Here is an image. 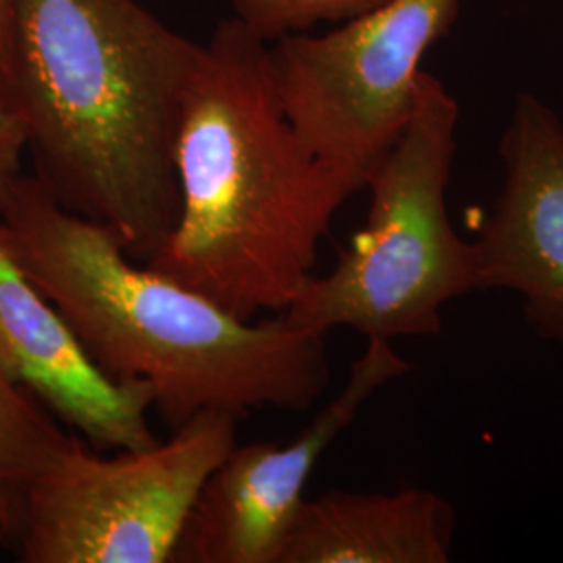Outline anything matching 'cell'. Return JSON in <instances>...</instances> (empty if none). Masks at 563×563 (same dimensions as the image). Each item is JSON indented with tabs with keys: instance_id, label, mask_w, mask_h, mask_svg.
<instances>
[{
	"instance_id": "277c9868",
	"label": "cell",
	"mask_w": 563,
	"mask_h": 563,
	"mask_svg": "<svg viewBox=\"0 0 563 563\" xmlns=\"http://www.w3.org/2000/svg\"><path fill=\"white\" fill-rule=\"evenodd\" d=\"M460 102L423 69L401 136L367 176L362 230L325 276H311L282 316L328 334L353 328L369 339H422L443 328V307L478 290V253L449 218Z\"/></svg>"
},
{
	"instance_id": "52a82bcc",
	"label": "cell",
	"mask_w": 563,
	"mask_h": 563,
	"mask_svg": "<svg viewBox=\"0 0 563 563\" xmlns=\"http://www.w3.org/2000/svg\"><path fill=\"white\" fill-rule=\"evenodd\" d=\"M409 369L393 342L369 339L341 393L292 443L234 444L202 484L172 563H278L323 453L372 395Z\"/></svg>"
},
{
	"instance_id": "5bb4252c",
	"label": "cell",
	"mask_w": 563,
	"mask_h": 563,
	"mask_svg": "<svg viewBox=\"0 0 563 563\" xmlns=\"http://www.w3.org/2000/svg\"><path fill=\"white\" fill-rule=\"evenodd\" d=\"M13 78V0H0V99L7 102Z\"/></svg>"
},
{
	"instance_id": "7c38bea8",
	"label": "cell",
	"mask_w": 563,
	"mask_h": 563,
	"mask_svg": "<svg viewBox=\"0 0 563 563\" xmlns=\"http://www.w3.org/2000/svg\"><path fill=\"white\" fill-rule=\"evenodd\" d=\"M234 20L272 44L305 34L320 23H342L380 7L386 0H230Z\"/></svg>"
},
{
	"instance_id": "ba28073f",
	"label": "cell",
	"mask_w": 563,
	"mask_h": 563,
	"mask_svg": "<svg viewBox=\"0 0 563 563\" xmlns=\"http://www.w3.org/2000/svg\"><path fill=\"white\" fill-rule=\"evenodd\" d=\"M499 155L504 186L476 244L478 290L522 297L523 320L563 349V118L520 92Z\"/></svg>"
},
{
	"instance_id": "30bf717a",
	"label": "cell",
	"mask_w": 563,
	"mask_h": 563,
	"mask_svg": "<svg viewBox=\"0 0 563 563\" xmlns=\"http://www.w3.org/2000/svg\"><path fill=\"white\" fill-rule=\"evenodd\" d=\"M457 516L430 488L330 490L301 509L278 563H449Z\"/></svg>"
},
{
	"instance_id": "8fae6325",
	"label": "cell",
	"mask_w": 563,
	"mask_h": 563,
	"mask_svg": "<svg viewBox=\"0 0 563 563\" xmlns=\"http://www.w3.org/2000/svg\"><path fill=\"white\" fill-rule=\"evenodd\" d=\"M69 437L57 418L0 367V518L13 539L30 484L59 455Z\"/></svg>"
},
{
	"instance_id": "7a4b0ae2",
	"label": "cell",
	"mask_w": 563,
	"mask_h": 563,
	"mask_svg": "<svg viewBox=\"0 0 563 563\" xmlns=\"http://www.w3.org/2000/svg\"><path fill=\"white\" fill-rule=\"evenodd\" d=\"M27 278L78 332L92 360L142 380L172 430L205 409L307 411L330 383L325 334L241 320L201 292L132 260L120 236L51 197L34 174L0 209Z\"/></svg>"
},
{
	"instance_id": "8992f818",
	"label": "cell",
	"mask_w": 563,
	"mask_h": 563,
	"mask_svg": "<svg viewBox=\"0 0 563 563\" xmlns=\"http://www.w3.org/2000/svg\"><path fill=\"white\" fill-rule=\"evenodd\" d=\"M460 0H386L325 34L269 44L282 107L302 144L357 192L401 136L423 57Z\"/></svg>"
},
{
	"instance_id": "9a60e30c",
	"label": "cell",
	"mask_w": 563,
	"mask_h": 563,
	"mask_svg": "<svg viewBox=\"0 0 563 563\" xmlns=\"http://www.w3.org/2000/svg\"><path fill=\"white\" fill-rule=\"evenodd\" d=\"M9 539H13V532H11V528L4 523V520L0 518V544L7 543Z\"/></svg>"
},
{
	"instance_id": "9c48e42d",
	"label": "cell",
	"mask_w": 563,
	"mask_h": 563,
	"mask_svg": "<svg viewBox=\"0 0 563 563\" xmlns=\"http://www.w3.org/2000/svg\"><path fill=\"white\" fill-rule=\"evenodd\" d=\"M0 367L59 422L99 451L159 443L148 413L153 390L92 360L57 305L23 272L0 222Z\"/></svg>"
},
{
	"instance_id": "4fadbf2b",
	"label": "cell",
	"mask_w": 563,
	"mask_h": 563,
	"mask_svg": "<svg viewBox=\"0 0 563 563\" xmlns=\"http://www.w3.org/2000/svg\"><path fill=\"white\" fill-rule=\"evenodd\" d=\"M27 151V134L20 113L0 99V209L9 199L15 181L23 176L21 162Z\"/></svg>"
},
{
	"instance_id": "5b68a950",
	"label": "cell",
	"mask_w": 563,
	"mask_h": 563,
	"mask_svg": "<svg viewBox=\"0 0 563 563\" xmlns=\"http://www.w3.org/2000/svg\"><path fill=\"white\" fill-rule=\"evenodd\" d=\"M239 416L205 409L172 439L101 457L78 437L30 484L25 563H172L202 484L236 444Z\"/></svg>"
},
{
	"instance_id": "3957f363",
	"label": "cell",
	"mask_w": 563,
	"mask_h": 563,
	"mask_svg": "<svg viewBox=\"0 0 563 563\" xmlns=\"http://www.w3.org/2000/svg\"><path fill=\"white\" fill-rule=\"evenodd\" d=\"M174 159L180 216L146 265L241 320L284 311L357 190L302 144L282 107L269 44L234 18L201 44Z\"/></svg>"
},
{
	"instance_id": "6da1fadb",
	"label": "cell",
	"mask_w": 563,
	"mask_h": 563,
	"mask_svg": "<svg viewBox=\"0 0 563 563\" xmlns=\"http://www.w3.org/2000/svg\"><path fill=\"white\" fill-rule=\"evenodd\" d=\"M201 44L139 0H13V78L34 176L148 262L180 216L176 136Z\"/></svg>"
}]
</instances>
